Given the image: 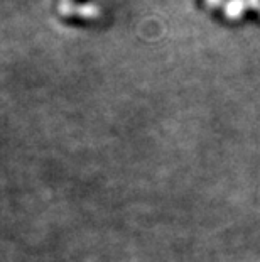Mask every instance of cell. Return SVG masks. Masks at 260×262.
<instances>
[{"mask_svg": "<svg viewBox=\"0 0 260 262\" xmlns=\"http://www.w3.org/2000/svg\"><path fill=\"white\" fill-rule=\"evenodd\" d=\"M245 5L247 4L243 2V0H230V2H226V5H225V14L228 15L230 19L240 17V14Z\"/></svg>", "mask_w": 260, "mask_h": 262, "instance_id": "cell-1", "label": "cell"}, {"mask_svg": "<svg viewBox=\"0 0 260 262\" xmlns=\"http://www.w3.org/2000/svg\"><path fill=\"white\" fill-rule=\"evenodd\" d=\"M206 2L209 5H218V4H221V0H206Z\"/></svg>", "mask_w": 260, "mask_h": 262, "instance_id": "cell-2", "label": "cell"}]
</instances>
